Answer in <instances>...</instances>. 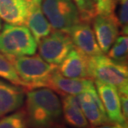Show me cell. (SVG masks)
<instances>
[{
  "instance_id": "cell-1",
  "label": "cell",
  "mask_w": 128,
  "mask_h": 128,
  "mask_svg": "<svg viewBox=\"0 0 128 128\" xmlns=\"http://www.w3.org/2000/svg\"><path fill=\"white\" fill-rule=\"evenodd\" d=\"M24 102L28 128H52L60 124L62 102L52 89L41 88L28 90Z\"/></svg>"
},
{
  "instance_id": "cell-2",
  "label": "cell",
  "mask_w": 128,
  "mask_h": 128,
  "mask_svg": "<svg viewBox=\"0 0 128 128\" xmlns=\"http://www.w3.org/2000/svg\"><path fill=\"white\" fill-rule=\"evenodd\" d=\"M90 78L115 86L120 94H128V68L120 62L101 54L88 58Z\"/></svg>"
},
{
  "instance_id": "cell-3",
  "label": "cell",
  "mask_w": 128,
  "mask_h": 128,
  "mask_svg": "<svg viewBox=\"0 0 128 128\" xmlns=\"http://www.w3.org/2000/svg\"><path fill=\"white\" fill-rule=\"evenodd\" d=\"M26 90L48 88L50 78L58 66L44 61L38 54L10 58Z\"/></svg>"
},
{
  "instance_id": "cell-4",
  "label": "cell",
  "mask_w": 128,
  "mask_h": 128,
  "mask_svg": "<svg viewBox=\"0 0 128 128\" xmlns=\"http://www.w3.org/2000/svg\"><path fill=\"white\" fill-rule=\"evenodd\" d=\"M38 42L26 26L5 24L0 31V52L8 58L35 54Z\"/></svg>"
},
{
  "instance_id": "cell-5",
  "label": "cell",
  "mask_w": 128,
  "mask_h": 128,
  "mask_svg": "<svg viewBox=\"0 0 128 128\" xmlns=\"http://www.w3.org/2000/svg\"><path fill=\"white\" fill-rule=\"evenodd\" d=\"M41 6L53 30L68 32L82 21L74 0H42Z\"/></svg>"
},
{
  "instance_id": "cell-6",
  "label": "cell",
  "mask_w": 128,
  "mask_h": 128,
  "mask_svg": "<svg viewBox=\"0 0 128 128\" xmlns=\"http://www.w3.org/2000/svg\"><path fill=\"white\" fill-rule=\"evenodd\" d=\"M39 56L47 62L58 66L74 48L70 35L62 31L51 32L38 42Z\"/></svg>"
},
{
  "instance_id": "cell-7",
  "label": "cell",
  "mask_w": 128,
  "mask_h": 128,
  "mask_svg": "<svg viewBox=\"0 0 128 128\" xmlns=\"http://www.w3.org/2000/svg\"><path fill=\"white\" fill-rule=\"evenodd\" d=\"M93 32L102 53H107L116 38L120 35V28L113 14H96L92 18Z\"/></svg>"
},
{
  "instance_id": "cell-8",
  "label": "cell",
  "mask_w": 128,
  "mask_h": 128,
  "mask_svg": "<svg viewBox=\"0 0 128 128\" xmlns=\"http://www.w3.org/2000/svg\"><path fill=\"white\" fill-rule=\"evenodd\" d=\"M74 48L86 57L103 54L97 43L90 22L81 21L69 30Z\"/></svg>"
},
{
  "instance_id": "cell-9",
  "label": "cell",
  "mask_w": 128,
  "mask_h": 128,
  "mask_svg": "<svg viewBox=\"0 0 128 128\" xmlns=\"http://www.w3.org/2000/svg\"><path fill=\"white\" fill-rule=\"evenodd\" d=\"M94 85L110 122L112 124L127 122L122 116L120 95L117 89L112 85L96 80H94Z\"/></svg>"
},
{
  "instance_id": "cell-10",
  "label": "cell",
  "mask_w": 128,
  "mask_h": 128,
  "mask_svg": "<svg viewBox=\"0 0 128 128\" xmlns=\"http://www.w3.org/2000/svg\"><path fill=\"white\" fill-rule=\"evenodd\" d=\"M81 109L90 126H97L111 123L107 118L95 86L78 95Z\"/></svg>"
},
{
  "instance_id": "cell-11",
  "label": "cell",
  "mask_w": 128,
  "mask_h": 128,
  "mask_svg": "<svg viewBox=\"0 0 128 128\" xmlns=\"http://www.w3.org/2000/svg\"><path fill=\"white\" fill-rule=\"evenodd\" d=\"M95 86L92 79L69 78L63 76L58 68L53 72L48 82V88L62 96L78 95Z\"/></svg>"
},
{
  "instance_id": "cell-12",
  "label": "cell",
  "mask_w": 128,
  "mask_h": 128,
  "mask_svg": "<svg viewBox=\"0 0 128 128\" xmlns=\"http://www.w3.org/2000/svg\"><path fill=\"white\" fill-rule=\"evenodd\" d=\"M25 96L24 88L0 78V118L21 108Z\"/></svg>"
},
{
  "instance_id": "cell-13",
  "label": "cell",
  "mask_w": 128,
  "mask_h": 128,
  "mask_svg": "<svg viewBox=\"0 0 128 128\" xmlns=\"http://www.w3.org/2000/svg\"><path fill=\"white\" fill-rule=\"evenodd\" d=\"M58 72L69 78H90L88 57L73 48L62 62L58 66Z\"/></svg>"
},
{
  "instance_id": "cell-14",
  "label": "cell",
  "mask_w": 128,
  "mask_h": 128,
  "mask_svg": "<svg viewBox=\"0 0 128 128\" xmlns=\"http://www.w3.org/2000/svg\"><path fill=\"white\" fill-rule=\"evenodd\" d=\"M32 0H0V18L6 24L25 25Z\"/></svg>"
},
{
  "instance_id": "cell-15",
  "label": "cell",
  "mask_w": 128,
  "mask_h": 128,
  "mask_svg": "<svg viewBox=\"0 0 128 128\" xmlns=\"http://www.w3.org/2000/svg\"><path fill=\"white\" fill-rule=\"evenodd\" d=\"M42 0H32L25 26L30 30L35 40L38 42L42 38L50 34L52 28L48 21L42 9Z\"/></svg>"
},
{
  "instance_id": "cell-16",
  "label": "cell",
  "mask_w": 128,
  "mask_h": 128,
  "mask_svg": "<svg viewBox=\"0 0 128 128\" xmlns=\"http://www.w3.org/2000/svg\"><path fill=\"white\" fill-rule=\"evenodd\" d=\"M62 116L68 126L73 128H90V124L81 109L78 95L62 96Z\"/></svg>"
},
{
  "instance_id": "cell-17",
  "label": "cell",
  "mask_w": 128,
  "mask_h": 128,
  "mask_svg": "<svg viewBox=\"0 0 128 128\" xmlns=\"http://www.w3.org/2000/svg\"><path fill=\"white\" fill-rule=\"evenodd\" d=\"M0 78L22 86L26 90V85L19 78L12 61L2 53H0Z\"/></svg>"
},
{
  "instance_id": "cell-18",
  "label": "cell",
  "mask_w": 128,
  "mask_h": 128,
  "mask_svg": "<svg viewBox=\"0 0 128 128\" xmlns=\"http://www.w3.org/2000/svg\"><path fill=\"white\" fill-rule=\"evenodd\" d=\"M128 50V38L127 35H121L116 38L111 48L107 52L108 57L112 59L120 62L126 63Z\"/></svg>"
},
{
  "instance_id": "cell-19",
  "label": "cell",
  "mask_w": 128,
  "mask_h": 128,
  "mask_svg": "<svg viewBox=\"0 0 128 128\" xmlns=\"http://www.w3.org/2000/svg\"><path fill=\"white\" fill-rule=\"evenodd\" d=\"M0 128H28L25 110L18 109L1 117Z\"/></svg>"
},
{
  "instance_id": "cell-20",
  "label": "cell",
  "mask_w": 128,
  "mask_h": 128,
  "mask_svg": "<svg viewBox=\"0 0 128 128\" xmlns=\"http://www.w3.org/2000/svg\"><path fill=\"white\" fill-rule=\"evenodd\" d=\"M113 16L121 28L123 35H127L128 32V0H117L115 6Z\"/></svg>"
},
{
  "instance_id": "cell-21",
  "label": "cell",
  "mask_w": 128,
  "mask_h": 128,
  "mask_svg": "<svg viewBox=\"0 0 128 128\" xmlns=\"http://www.w3.org/2000/svg\"><path fill=\"white\" fill-rule=\"evenodd\" d=\"M116 1L117 0H92L96 14H113Z\"/></svg>"
},
{
  "instance_id": "cell-22",
  "label": "cell",
  "mask_w": 128,
  "mask_h": 128,
  "mask_svg": "<svg viewBox=\"0 0 128 128\" xmlns=\"http://www.w3.org/2000/svg\"><path fill=\"white\" fill-rule=\"evenodd\" d=\"M120 103H121V110H122V116L125 118V120L127 121V117H128V98L127 96L128 94H120Z\"/></svg>"
},
{
  "instance_id": "cell-23",
  "label": "cell",
  "mask_w": 128,
  "mask_h": 128,
  "mask_svg": "<svg viewBox=\"0 0 128 128\" xmlns=\"http://www.w3.org/2000/svg\"><path fill=\"white\" fill-rule=\"evenodd\" d=\"M76 4V6H78V9H79V12H80V15L82 14V12L83 10V4H82V0H74Z\"/></svg>"
},
{
  "instance_id": "cell-24",
  "label": "cell",
  "mask_w": 128,
  "mask_h": 128,
  "mask_svg": "<svg viewBox=\"0 0 128 128\" xmlns=\"http://www.w3.org/2000/svg\"><path fill=\"white\" fill-rule=\"evenodd\" d=\"M112 128H128L127 127V122L126 123H116V124H112Z\"/></svg>"
},
{
  "instance_id": "cell-25",
  "label": "cell",
  "mask_w": 128,
  "mask_h": 128,
  "mask_svg": "<svg viewBox=\"0 0 128 128\" xmlns=\"http://www.w3.org/2000/svg\"><path fill=\"white\" fill-rule=\"evenodd\" d=\"M94 128H112V123L104 124V125H101V126H94Z\"/></svg>"
},
{
  "instance_id": "cell-26",
  "label": "cell",
  "mask_w": 128,
  "mask_h": 128,
  "mask_svg": "<svg viewBox=\"0 0 128 128\" xmlns=\"http://www.w3.org/2000/svg\"><path fill=\"white\" fill-rule=\"evenodd\" d=\"M52 128H68V127H65L64 126H62V125L58 124V125H56V126H52Z\"/></svg>"
},
{
  "instance_id": "cell-27",
  "label": "cell",
  "mask_w": 128,
  "mask_h": 128,
  "mask_svg": "<svg viewBox=\"0 0 128 128\" xmlns=\"http://www.w3.org/2000/svg\"><path fill=\"white\" fill-rule=\"evenodd\" d=\"M2 25H4V24H2V20L0 18V31L2 30Z\"/></svg>"
}]
</instances>
